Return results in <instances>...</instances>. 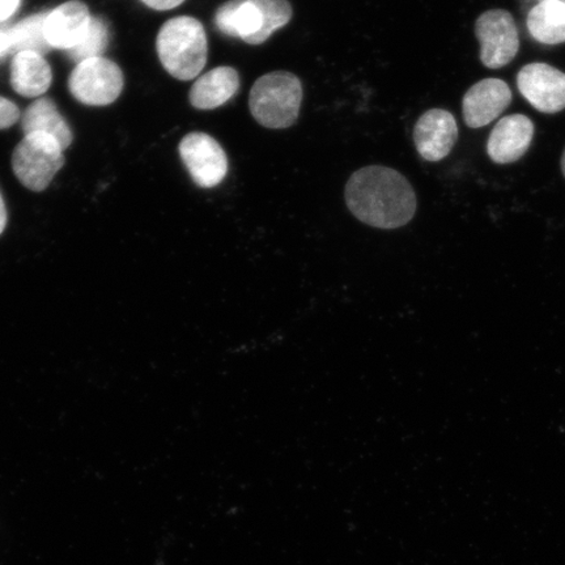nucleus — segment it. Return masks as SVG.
<instances>
[{
	"label": "nucleus",
	"instance_id": "f257e3e1",
	"mask_svg": "<svg viewBox=\"0 0 565 565\" xmlns=\"http://www.w3.org/2000/svg\"><path fill=\"white\" fill-rule=\"evenodd\" d=\"M344 196L358 221L379 230L404 227L418 207L406 177L383 166L359 169L345 185Z\"/></svg>",
	"mask_w": 565,
	"mask_h": 565
},
{
	"label": "nucleus",
	"instance_id": "f03ea898",
	"mask_svg": "<svg viewBox=\"0 0 565 565\" xmlns=\"http://www.w3.org/2000/svg\"><path fill=\"white\" fill-rule=\"evenodd\" d=\"M157 51L162 67L175 79L188 82L200 75L209 58L206 31L200 20L179 17L160 28Z\"/></svg>",
	"mask_w": 565,
	"mask_h": 565
},
{
	"label": "nucleus",
	"instance_id": "7ed1b4c3",
	"mask_svg": "<svg viewBox=\"0 0 565 565\" xmlns=\"http://www.w3.org/2000/svg\"><path fill=\"white\" fill-rule=\"evenodd\" d=\"M302 103V84L287 71L260 76L249 95V109L266 129H288L298 121Z\"/></svg>",
	"mask_w": 565,
	"mask_h": 565
},
{
	"label": "nucleus",
	"instance_id": "20e7f679",
	"mask_svg": "<svg viewBox=\"0 0 565 565\" xmlns=\"http://www.w3.org/2000/svg\"><path fill=\"white\" fill-rule=\"evenodd\" d=\"M62 146L42 132L28 134L12 153V169L18 180L32 192H44L65 166Z\"/></svg>",
	"mask_w": 565,
	"mask_h": 565
},
{
	"label": "nucleus",
	"instance_id": "39448f33",
	"mask_svg": "<svg viewBox=\"0 0 565 565\" xmlns=\"http://www.w3.org/2000/svg\"><path fill=\"white\" fill-rule=\"evenodd\" d=\"M124 74L117 63L97 56L77 63L70 75L68 89L77 102L89 106L110 105L124 89Z\"/></svg>",
	"mask_w": 565,
	"mask_h": 565
},
{
	"label": "nucleus",
	"instance_id": "423d86ee",
	"mask_svg": "<svg viewBox=\"0 0 565 565\" xmlns=\"http://www.w3.org/2000/svg\"><path fill=\"white\" fill-rule=\"evenodd\" d=\"M476 35L480 45V61L487 68L499 70L510 65L520 51L518 25L505 10L482 13L476 23Z\"/></svg>",
	"mask_w": 565,
	"mask_h": 565
},
{
	"label": "nucleus",
	"instance_id": "0eeeda50",
	"mask_svg": "<svg viewBox=\"0 0 565 565\" xmlns=\"http://www.w3.org/2000/svg\"><path fill=\"white\" fill-rule=\"evenodd\" d=\"M179 152L196 186L212 189L221 185L228 173L227 153L209 134H188L181 140Z\"/></svg>",
	"mask_w": 565,
	"mask_h": 565
},
{
	"label": "nucleus",
	"instance_id": "6e6552de",
	"mask_svg": "<svg viewBox=\"0 0 565 565\" xmlns=\"http://www.w3.org/2000/svg\"><path fill=\"white\" fill-rule=\"evenodd\" d=\"M518 87L529 104L545 115L565 109V74L547 63H529L522 67Z\"/></svg>",
	"mask_w": 565,
	"mask_h": 565
},
{
	"label": "nucleus",
	"instance_id": "1a4fd4ad",
	"mask_svg": "<svg viewBox=\"0 0 565 565\" xmlns=\"http://www.w3.org/2000/svg\"><path fill=\"white\" fill-rule=\"evenodd\" d=\"M457 140V121L448 110L430 109L415 125V147L424 160H444L454 150Z\"/></svg>",
	"mask_w": 565,
	"mask_h": 565
},
{
	"label": "nucleus",
	"instance_id": "9d476101",
	"mask_svg": "<svg viewBox=\"0 0 565 565\" xmlns=\"http://www.w3.org/2000/svg\"><path fill=\"white\" fill-rule=\"evenodd\" d=\"M512 90L504 81L483 79L466 92L462 100L465 124L471 129L490 125L512 103Z\"/></svg>",
	"mask_w": 565,
	"mask_h": 565
},
{
	"label": "nucleus",
	"instance_id": "9b49d317",
	"mask_svg": "<svg viewBox=\"0 0 565 565\" xmlns=\"http://www.w3.org/2000/svg\"><path fill=\"white\" fill-rule=\"evenodd\" d=\"M535 127L524 115H511L501 118L493 127L487 152L497 164H512L524 158L534 138Z\"/></svg>",
	"mask_w": 565,
	"mask_h": 565
},
{
	"label": "nucleus",
	"instance_id": "f8f14e48",
	"mask_svg": "<svg viewBox=\"0 0 565 565\" xmlns=\"http://www.w3.org/2000/svg\"><path fill=\"white\" fill-rule=\"evenodd\" d=\"M87 4L79 0H70L46 13L44 35L47 45L60 51H70L83 40L90 23Z\"/></svg>",
	"mask_w": 565,
	"mask_h": 565
},
{
	"label": "nucleus",
	"instance_id": "ddd939ff",
	"mask_svg": "<svg viewBox=\"0 0 565 565\" xmlns=\"http://www.w3.org/2000/svg\"><path fill=\"white\" fill-rule=\"evenodd\" d=\"M239 89V75L230 66H221L198 77L190 89L189 100L195 109L214 110L236 96Z\"/></svg>",
	"mask_w": 565,
	"mask_h": 565
},
{
	"label": "nucleus",
	"instance_id": "4468645a",
	"mask_svg": "<svg viewBox=\"0 0 565 565\" xmlns=\"http://www.w3.org/2000/svg\"><path fill=\"white\" fill-rule=\"evenodd\" d=\"M217 31L254 45L263 30V13L256 0H228L215 13Z\"/></svg>",
	"mask_w": 565,
	"mask_h": 565
},
{
	"label": "nucleus",
	"instance_id": "2eb2a0df",
	"mask_svg": "<svg viewBox=\"0 0 565 565\" xmlns=\"http://www.w3.org/2000/svg\"><path fill=\"white\" fill-rule=\"evenodd\" d=\"M11 86L24 97L45 95L53 82V71L45 56L35 52H20L12 56Z\"/></svg>",
	"mask_w": 565,
	"mask_h": 565
},
{
	"label": "nucleus",
	"instance_id": "dca6fc26",
	"mask_svg": "<svg viewBox=\"0 0 565 565\" xmlns=\"http://www.w3.org/2000/svg\"><path fill=\"white\" fill-rule=\"evenodd\" d=\"M21 127H23L25 136L42 132L53 137L63 150H67L74 140V134L71 131L66 119L63 118L56 109L55 103L49 97H41L28 106L23 117H21Z\"/></svg>",
	"mask_w": 565,
	"mask_h": 565
},
{
	"label": "nucleus",
	"instance_id": "f3484780",
	"mask_svg": "<svg viewBox=\"0 0 565 565\" xmlns=\"http://www.w3.org/2000/svg\"><path fill=\"white\" fill-rule=\"evenodd\" d=\"M526 26L530 35L541 44H564L565 4L556 0H543L529 12Z\"/></svg>",
	"mask_w": 565,
	"mask_h": 565
},
{
	"label": "nucleus",
	"instance_id": "a211bd4d",
	"mask_svg": "<svg viewBox=\"0 0 565 565\" xmlns=\"http://www.w3.org/2000/svg\"><path fill=\"white\" fill-rule=\"evenodd\" d=\"M46 13H39L26 18L21 23L10 28L7 33L10 35L11 53L13 55L20 52H35L44 54L51 51L44 35V20Z\"/></svg>",
	"mask_w": 565,
	"mask_h": 565
},
{
	"label": "nucleus",
	"instance_id": "6ab92c4d",
	"mask_svg": "<svg viewBox=\"0 0 565 565\" xmlns=\"http://www.w3.org/2000/svg\"><path fill=\"white\" fill-rule=\"evenodd\" d=\"M110 39L109 26L100 17H92L88 31L75 47L66 52L74 63H81L90 58L103 56L108 49Z\"/></svg>",
	"mask_w": 565,
	"mask_h": 565
},
{
	"label": "nucleus",
	"instance_id": "aec40b11",
	"mask_svg": "<svg viewBox=\"0 0 565 565\" xmlns=\"http://www.w3.org/2000/svg\"><path fill=\"white\" fill-rule=\"evenodd\" d=\"M256 2L263 13V30L254 41V45H260L270 39L273 33L291 21L294 10L288 0H256Z\"/></svg>",
	"mask_w": 565,
	"mask_h": 565
},
{
	"label": "nucleus",
	"instance_id": "412c9836",
	"mask_svg": "<svg viewBox=\"0 0 565 565\" xmlns=\"http://www.w3.org/2000/svg\"><path fill=\"white\" fill-rule=\"evenodd\" d=\"M20 117L18 105L0 96V130L10 129L19 121Z\"/></svg>",
	"mask_w": 565,
	"mask_h": 565
},
{
	"label": "nucleus",
	"instance_id": "4be33fe9",
	"mask_svg": "<svg viewBox=\"0 0 565 565\" xmlns=\"http://www.w3.org/2000/svg\"><path fill=\"white\" fill-rule=\"evenodd\" d=\"M21 0H0V23L11 19L20 9Z\"/></svg>",
	"mask_w": 565,
	"mask_h": 565
},
{
	"label": "nucleus",
	"instance_id": "5701e85b",
	"mask_svg": "<svg viewBox=\"0 0 565 565\" xmlns=\"http://www.w3.org/2000/svg\"><path fill=\"white\" fill-rule=\"evenodd\" d=\"M141 2L154 11H169L177 9L185 0H141Z\"/></svg>",
	"mask_w": 565,
	"mask_h": 565
},
{
	"label": "nucleus",
	"instance_id": "b1692460",
	"mask_svg": "<svg viewBox=\"0 0 565 565\" xmlns=\"http://www.w3.org/2000/svg\"><path fill=\"white\" fill-rule=\"evenodd\" d=\"M11 54V41L7 31H0V60Z\"/></svg>",
	"mask_w": 565,
	"mask_h": 565
},
{
	"label": "nucleus",
	"instance_id": "393cba45",
	"mask_svg": "<svg viewBox=\"0 0 565 565\" xmlns=\"http://www.w3.org/2000/svg\"><path fill=\"white\" fill-rule=\"evenodd\" d=\"M7 225V210L2 194H0V235H2Z\"/></svg>",
	"mask_w": 565,
	"mask_h": 565
},
{
	"label": "nucleus",
	"instance_id": "a878e982",
	"mask_svg": "<svg viewBox=\"0 0 565 565\" xmlns=\"http://www.w3.org/2000/svg\"><path fill=\"white\" fill-rule=\"evenodd\" d=\"M562 172L565 177V148H564V152H563V157H562Z\"/></svg>",
	"mask_w": 565,
	"mask_h": 565
},
{
	"label": "nucleus",
	"instance_id": "bb28decb",
	"mask_svg": "<svg viewBox=\"0 0 565 565\" xmlns=\"http://www.w3.org/2000/svg\"><path fill=\"white\" fill-rule=\"evenodd\" d=\"M540 2H543V0H539V3ZM556 2H561V3H564L565 4V0H556Z\"/></svg>",
	"mask_w": 565,
	"mask_h": 565
}]
</instances>
